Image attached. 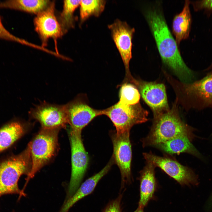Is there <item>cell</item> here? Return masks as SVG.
I'll return each mask as SVG.
<instances>
[{
    "mask_svg": "<svg viewBox=\"0 0 212 212\" xmlns=\"http://www.w3.org/2000/svg\"><path fill=\"white\" fill-rule=\"evenodd\" d=\"M192 3L196 10L203 9L212 10V0L198 1Z\"/></svg>",
    "mask_w": 212,
    "mask_h": 212,
    "instance_id": "cell-26",
    "label": "cell"
},
{
    "mask_svg": "<svg viewBox=\"0 0 212 212\" xmlns=\"http://www.w3.org/2000/svg\"><path fill=\"white\" fill-rule=\"evenodd\" d=\"M69 135L71 149L72 171L68 186V199L77 191L88 168V155L82 141L81 131L71 128Z\"/></svg>",
    "mask_w": 212,
    "mask_h": 212,
    "instance_id": "cell-7",
    "label": "cell"
},
{
    "mask_svg": "<svg viewBox=\"0 0 212 212\" xmlns=\"http://www.w3.org/2000/svg\"><path fill=\"white\" fill-rule=\"evenodd\" d=\"M0 39L17 42L21 44L28 45L26 41L19 38L9 32L3 25L0 16Z\"/></svg>",
    "mask_w": 212,
    "mask_h": 212,
    "instance_id": "cell-24",
    "label": "cell"
},
{
    "mask_svg": "<svg viewBox=\"0 0 212 212\" xmlns=\"http://www.w3.org/2000/svg\"><path fill=\"white\" fill-rule=\"evenodd\" d=\"M119 97L120 102L133 105L139 103L140 94L135 85L131 83L124 82L120 88Z\"/></svg>",
    "mask_w": 212,
    "mask_h": 212,
    "instance_id": "cell-23",
    "label": "cell"
},
{
    "mask_svg": "<svg viewBox=\"0 0 212 212\" xmlns=\"http://www.w3.org/2000/svg\"><path fill=\"white\" fill-rule=\"evenodd\" d=\"M192 140L186 135H181L156 146L162 150L170 154L186 153L198 158H202L199 152L191 142Z\"/></svg>",
    "mask_w": 212,
    "mask_h": 212,
    "instance_id": "cell-17",
    "label": "cell"
},
{
    "mask_svg": "<svg viewBox=\"0 0 212 212\" xmlns=\"http://www.w3.org/2000/svg\"><path fill=\"white\" fill-rule=\"evenodd\" d=\"M147 162L161 169L181 186H197L199 184L198 175L189 168L171 158L159 156L152 153H144Z\"/></svg>",
    "mask_w": 212,
    "mask_h": 212,
    "instance_id": "cell-9",
    "label": "cell"
},
{
    "mask_svg": "<svg viewBox=\"0 0 212 212\" xmlns=\"http://www.w3.org/2000/svg\"><path fill=\"white\" fill-rule=\"evenodd\" d=\"M59 128H42L31 143V165L27 182L54 155L57 150Z\"/></svg>",
    "mask_w": 212,
    "mask_h": 212,
    "instance_id": "cell-5",
    "label": "cell"
},
{
    "mask_svg": "<svg viewBox=\"0 0 212 212\" xmlns=\"http://www.w3.org/2000/svg\"><path fill=\"white\" fill-rule=\"evenodd\" d=\"M108 27L125 66V77L124 82L134 84L136 79L131 74L129 64L132 57V40L135 29L126 22L118 19H116Z\"/></svg>",
    "mask_w": 212,
    "mask_h": 212,
    "instance_id": "cell-8",
    "label": "cell"
},
{
    "mask_svg": "<svg viewBox=\"0 0 212 212\" xmlns=\"http://www.w3.org/2000/svg\"><path fill=\"white\" fill-rule=\"evenodd\" d=\"M135 86L143 100L152 110L154 117L170 110L163 84L137 80Z\"/></svg>",
    "mask_w": 212,
    "mask_h": 212,
    "instance_id": "cell-12",
    "label": "cell"
},
{
    "mask_svg": "<svg viewBox=\"0 0 212 212\" xmlns=\"http://www.w3.org/2000/svg\"><path fill=\"white\" fill-rule=\"evenodd\" d=\"M85 97L80 95L64 105L71 128L80 131L95 117L103 115L102 110L91 107Z\"/></svg>",
    "mask_w": 212,
    "mask_h": 212,
    "instance_id": "cell-10",
    "label": "cell"
},
{
    "mask_svg": "<svg viewBox=\"0 0 212 212\" xmlns=\"http://www.w3.org/2000/svg\"><path fill=\"white\" fill-rule=\"evenodd\" d=\"M176 99L171 109L154 117L150 132L142 140L143 147L154 146L181 135L195 137L193 128L184 122L180 117Z\"/></svg>",
    "mask_w": 212,
    "mask_h": 212,
    "instance_id": "cell-2",
    "label": "cell"
},
{
    "mask_svg": "<svg viewBox=\"0 0 212 212\" xmlns=\"http://www.w3.org/2000/svg\"><path fill=\"white\" fill-rule=\"evenodd\" d=\"M102 115L107 116L111 120L116 128V133L120 134L130 131L135 125L147 121L148 112L139 103L130 105L118 101L102 110Z\"/></svg>",
    "mask_w": 212,
    "mask_h": 212,
    "instance_id": "cell-6",
    "label": "cell"
},
{
    "mask_svg": "<svg viewBox=\"0 0 212 212\" xmlns=\"http://www.w3.org/2000/svg\"><path fill=\"white\" fill-rule=\"evenodd\" d=\"M24 129L19 122H11L0 129V153L8 148L23 135Z\"/></svg>",
    "mask_w": 212,
    "mask_h": 212,
    "instance_id": "cell-20",
    "label": "cell"
},
{
    "mask_svg": "<svg viewBox=\"0 0 212 212\" xmlns=\"http://www.w3.org/2000/svg\"><path fill=\"white\" fill-rule=\"evenodd\" d=\"M147 162L140 172L139 178L140 197L138 208L143 209L153 198L157 186L155 174V167L151 163Z\"/></svg>",
    "mask_w": 212,
    "mask_h": 212,
    "instance_id": "cell-15",
    "label": "cell"
},
{
    "mask_svg": "<svg viewBox=\"0 0 212 212\" xmlns=\"http://www.w3.org/2000/svg\"><path fill=\"white\" fill-rule=\"evenodd\" d=\"M190 3L189 1H186L182 11L176 14L173 19V31L178 45L189 36L191 23Z\"/></svg>",
    "mask_w": 212,
    "mask_h": 212,
    "instance_id": "cell-18",
    "label": "cell"
},
{
    "mask_svg": "<svg viewBox=\"0 0 212 212\" xmlns=\"http://www.w3.org/2000/svg\"><path fill=\"white\" fill-rule=\"evenodd\" d=\"M145 15L163 63L181 82L189 83L194 81L197 73L188 67L184 62L175 40L160 10L155 7L150 8L146 10Z\"/></svg>",
    "mask_w": 212,
    "mask_h": 212,
    "instance_id": "cell-1",
    "label": "cell"
},
{
    "mask_svg": "<svg viewBox=\"0 0 212 212\" xmlns=\"http://www.w3.org/2000/svg\"><path fill=\"white\" fill-rule=\"evenodd\" d=\"M175 81L178 85L181 100L186 110L212 109V70L203 78L191 82Z\"/></svg>",
    "mask_w": 212,
    "mask_h": 212,
    "instance_id": "cell-4",
    "label": "cell"
},
{
    "mask_svg": "<svg viewBox=\"0 0 212 212\" xmlns=\"http://www.w3.org/2000/svg\"><path fill=\"white\" fill-rule=\"evenodd\" d=\"M130 133V131H127L117 134L115 132L111 136L113 145L112 158L120 169L122 185L130 182L131 179L132 152Z\"/></svg>",
    "mask_w": 212,
    "mask_h": 212,
    "instance_id": "cell-13",
    "label": "cell"
},
{
    "mask_svg": "<svg viewBox=\"0 0 212 212\" xmlns=\"http://www.w3.org/2000/svg\"><path fill=\"white\" fill-rule=\"evenodd\" d=\"M81 0H64L60 16V24L63 33L74 26V13L80 5Z\"/></svg>",
    "mask_w": 212,
    "mask_h": 212,
    "instance_id": "cell-22",
    "label": "cell"
},
{
    "mask_svg": "<svg viewBox=\"0 0 212 212\" xmlns=\"http://www.w3.org/2000/svg\"><path fill=\"white\" fill-rule=\"evenodd\" d=\"M121 196L112 201L107 206L103 212H121Z\"/></svg>",
    "mask_w": 212,
    "mask_h": 212,
    "instance_id": "cell-25",
    "label": "cell"
},
{
    "mask_svg": "<svg viewBox=\"0 0 212 212\" xmlns=\"http://www.w3.org/2000/svg\"><path fill=\"white\" fill-rule=\"evenodd\" d=\"M112 158L107 165L100 172L87 179L77 191L64 203L60 212H67L75 203L90 194L100 180L108 172L114 161Z\"/></svg>",
    "mask_w": 212,
    "mask_h": 212,
    "instance_id": "cell-16",
    "label": "cell"
},
{
    "mask_svg": "<svg viewBox=\"0 0 212 212\" xmlns=\"http://www.w3.org/2000/svg\"><path fill=\"white\" fill-rule=\"evenodd\" d=\"M54 8V2L50 3L45 9L37 15L34 20L35 31L39 36L43 47L47 46L49 39L56 40L63 34L55 15Z\"/></svg>",
    "mask_w": 212,
    "mask_h": 212,
    "instance_id": "cell-14",
    "label": "cell"
},
{
    "mask_svg": "<svg viewBox=\"0 0 212 212\" xmlns=\"http://www.w3.org/2000/svg\"><path fill=\"white\" fill-rule=\"evenodd\" d=\"M106 1L81 0L80 6V24L91 16L99 17L104 11Z\"/></svg>",
    "mask_w": 212,
    "mask_h": 212,
    "instance_id": "cell-21",
    "label": "cell"
},
{
    "mask_svg": "<svg viewBox=\"0 0 212 212\" xmlns=\"http://www.w3.org/2000/svg\"><path fill=\"white\" fill-rule=\"evenodd\" d=\"M211 64L212 65V63H211Z\"/></svg>",
    "mask_w": 212,
    "mask_h": 212,
    "instance_id": "cell-29",
    "label": "cell"
},
{
    "mask_svg": "<svg viewBox=\"0 0 212 212\" xmlns=\"http://www.w3.org/2000/svg\"><path fill=\"white\" fill-rule=\"evenodd\" d=\"M50 4L48 0H10L0 2V8L18 10L39 14L45 9Z\"/></svg>",
    "mask_w": 212,
    "mask_h": 212,
    "instance_id": "cell-19",
    "label": "cell"
},
{
    "mask_svg": "<svg viewBox=\"0 0 212 212\" xmlns=\"http://www.w3.org/2000/svg\"><path fill=\"white\" fill-rule=\"evenodd\" d=\"M31 165L30 143L22 153L0 164V196L20 193L18 180L22 174H28Z\"/></svg>",
    "mask_w": 212,
    "mask_h": 212,
    "instance_id": "cell-3",
    "label": "cell"
},
{
    "mask_svg": "<svg viewBox=\"0 0 212 212\" xmlns=\"http://www.w3.org/2000/svg\"><path fill=\"white\" fill-rule=\"evenodd\" d=\"M29 114L47 129L64 127L69 123L64 105L52 104L44 101L32 108Z\"/></svg>",
    "mask_w": 212,
    "mask_h": 212,
    "instance_id": "cell-11",
    "label": "cell"
},
{
    "mask_svg": "<svg viewBox=\"0 0 212 212\" xmlns=\"http://www.w3.org/2000/svg\"><path fill=\"white\" fill-rule=\"evenodd\" d=\"M144 209L138 208L137 209L133 212H144Z\"/></svg>",
    "mask_w": 212,
    "mask_h": 212,
    "instance_id": "cell-28",
    "label": "cell"
},
{
    "mask_svg": "<svg viewBox=\"0 0 212 212\" xmlns=\"http://www.w3.org/2000/svg\"><path fill=\"white\" fill-rule=\"evenodd\" d=\"M208 205L210 207H212V193L208 200Z\"/></svg>",
    "mask_w": 212,
    "mask_h": 212,
    "instance_id": "cell-27",
    "label": "cell"
}]
</instances>
